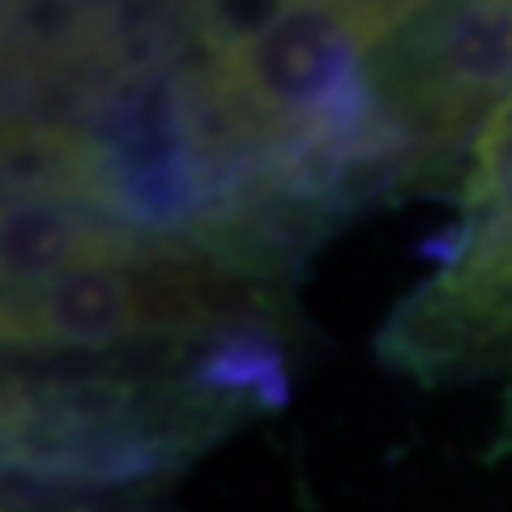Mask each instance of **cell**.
<instances>
[{"mask_svg":"<svg viewBox=\"0 0 512 512\" xmlns=\"http://www.w3.org/2000/svg\"><path fill=\"white\" fill-rule=\"evenodd\" d=\"M461 158L457 248L380 333V355L427 384L512 376V94Z\"/></svg>","mask_w":512,"mask_h":512,"instance_id":"obj_1","label":"cell"}]
</instances>
